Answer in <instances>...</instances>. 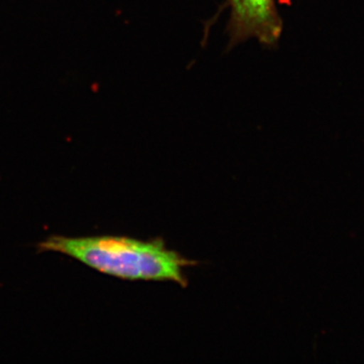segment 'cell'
<instances>
[{"label": "cell", "instance_id": "obj_1", "mask_svg": "<svg viewBox=\"0 0 364 364\" xmlns=\"http://www.w3.org/2000/svg\"><path fill=\"white\" fill-rule=\"evenodd\" d=\"M40 250L58 252L97 272L127 280L174 282L186 287L183 269L193 262L165 247L162 241L145 242L127 237L51 236Z\"/></svg>", "mask_w": 364, "mask_h": 364}]
</instances>
